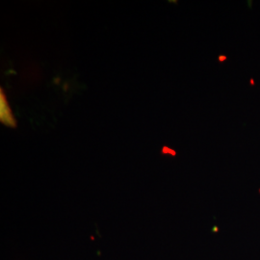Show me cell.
<instances>
[{
    "label": "cell",
    "instance_id": "6da1fadb",
    "mask_svg": "<svg viewBox=\"0 0 260 260\" xmlns=\"http://www.w3.org/2000/svg\"><path fill=\"white\" fill-rule=\"evenodd\" d=\"M226 59H228V57L225 55L219 56V61H220V62H223V61H225Z\"/></svg>",
    "mask_w": 260,
    "mask_h": 260
},
{
    "label": "cell",
    "instance_id": "7a4b0ae2",
    "mask_svg": "<svg viewBox=\"0 0 260 260\" xmlns=\"http://www.w3.org/2000/svg\"><path fill=\"white\" fill-rule=\"evenodd\" d=\"M250 81H251V85H254V82H253V79H251Z\"/></svg>",
    "mask_w": 260,
    "mask_h": 260
}]
</instances>
